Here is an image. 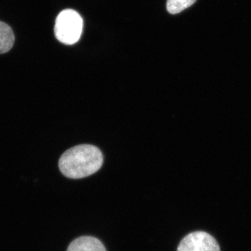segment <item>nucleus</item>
I'll list each match as a JSON object with an SVG mask.
<instances>
[{"instance_id":"1","label":"nucleus","mask_w":251,"mask_h":251,"mask_svg":"<svg viewBox=\"0 0 251 251\" xmlns=\"http://www.w3.org/2000/svg\"><path fill=\"white\" fill-rule=\"evenodd\" d=\"M103 161V154L97 147L77 145L63 153L59 161V168L67 177L81 179L97 173Z\"/></svg>"},{"instance_id":"2","label":"nucleus","mask_w":251,"mask_h":251,"mask_svg":"<svg viewBox=\"0 0 251 251\" xmlns=\"http://www.w3.org/2000/svg\"><path fill=\"white\" fill-rule=\"evenodd\" d=\"M83 29V20L77 11L65 9L59 13L54 25V35L66 45H74L80 39Z\"/></svg>"},{"instance_id":"3","label":"nucleus","mask_w":251,"mask_h":251,"mask_svg":"<svg viewBox=\"0 0 251 251\" xmlns=\"http://www.w3.org/2000/svg\"><path fill=\"white\" fill-rule=\"evenodd\" d=\"M177 251H221L215 238L203 231L186 235L181 241Z\"/></svg>"},{"instance_id":"4","label":"nucleus","mask_w":251,"mask_h":251,"mask_svg":"<svg viewBox=\"0 0 251 251\" xmlns=\"http://www.w3.org/2000/svg\"><path fill=\"white\" fill-rule=\"evenodd\" d=\"M67 251H106V249L97 238L84 236L73 241Z\"/></svg>"},{"instance_id":"5","label":"nucleus","mask_w":251,"mask_h":251,"mask_svg":"<svg viewBox=\"0 0 251 251\" xmlns=\"http://www.w3.org/2000/svg\"><path fill=\"white\" fill-rule=\"evenodd\" d=\"M14 41L12 29L6 23L0 21V54L9 52L12 49Z\"/></svg>"},{"instance_id":"6","label":"nucleus","mask_w":251,"mask_h":251,"mask_svg":"<svg viewBox=\"0 0 251 251\" xmlns=\"http://www.w3.org/2000/svg\"><path fill=\"white\" fill-rule=\"evenodd\" d=\"M197 0H168L167 10L171 14H176L192 6Z\"/></svg>"}]
</instances>
